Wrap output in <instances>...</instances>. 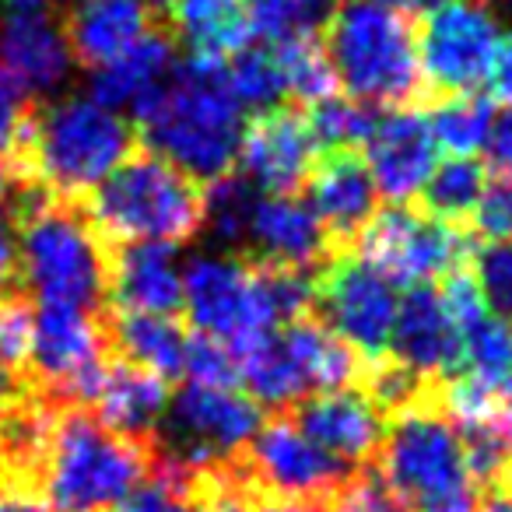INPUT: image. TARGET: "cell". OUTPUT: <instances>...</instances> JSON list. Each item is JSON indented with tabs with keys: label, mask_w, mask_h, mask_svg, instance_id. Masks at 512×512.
I'll list each match as a JSON object with an SVG mask.
<instances>
[{
	"label": "cell",
	"mask_w": 512,
	"mask_h": 512,
	"mask_svg": "<svg viewBox=\"0 0 512 512\" xmlns=\"http://www.w3.org/2000/svg\"><path fill=\"white\" fill-rule=\"evenodd\" d=\"M134 144V123L95 99L71 95L50 106L32 102L11 137V176L50 197L78 200L120 169L134 155Z\"/></svg>",
	"instance_id": "obj_1"
},
{
	"label": "cell",
	"mask_w": 512,
	"mask_h": 512,
	"mask_svg": "<svg viewBox=\"0 0 512 512\" xmlns=\"http://www.w3.org/2000/svg\"><path fill=\"white\" fill-rule=\"evenodd\" d=\"M8 200L18 228V278L25 295L39 306L106 313L109 242L95 232L85 207L25 183H11Z\"/></svg>",
	"instance_id": "obj_2"
},
{
	"label": "cell",
	"mask_w": 512,
	"mask_h": 512,
	"mask_svg": "<svg viewBox=\"0 0 512 512\" xmlns=\"http://www.w3.org/2000/svg\"><path fill=\"white\" fill-rule=\"evenodd\" d=\"M134 130L151 155L197 183L232 176L242 144V106L225 85V60L186 57L165 88L134 113Z\"/></svg>",
	"instance_id": "obj_3"
},
{
	"label": "cell",
	"mask_w": 512,
	"mask_h": 512,
	"mask_svg": "<svg viewBox=\"0 0 512 512\" xmlns=\"http://www.w3.org/2000/svg\"><path fill=\"white\" fill-rule=\"evenodd\" d=\"M183 309L197 334L242 355L313 309V274L260 267L214 249L183 264Z\"/></svg>",
	"instance_id": "obj_4"
},
{
	"label": "cell",
	"mask_w": 512,
	"mask_h": 512,
	"mask_svg": "<svg viewBox=\"0 0 512 512\" xmlns=\"http://www.w3.org/2000/svg\"><path fill=\"white\" fill-rule=\"evenodd\" d=\"M151 467L148 439L113 432L88 407H53L36 488L53 512H113Z\"/></svg>",
	"instance_id": "obj_5"
},
{
	"label": "cell",
	"mask_w": 512,
	"mask_h": 512,
	"mask_svg": "<svg viewBox=\"0 0 512 512\" xmlns=\"http://www.w3.org/2000/svg\"><path fill=\"white\" fill-rule=\"evenodd\" d=\"M320 43L348 99L407 106L421 95L418 25L397 0H334Z\"/></svg>",
	"instance_id": "obj_6"
},
{
	"label": "cell",
	"mask_w": 512,
	"mask_h": 512,
	"mask_svg": "<svg viewBox=\"0 0 512 512\" xmlns=\"http://www.w3.org/2000/svg\"><path fill=\"white\" fill-rule=\"evenodd\" d=\"M383 481L407 512H481V481L467 460L456 421L442 407L439 390L386 418L379 446Z\"/></svg>",
	"instance_id": "obj_7"
},
{
	"label": "cell",
	"mask_w": 512,
	"mask_h": 512,
	"mask_svg": "<svg viewBox=\"0 0 512 512\" xmlns=\"http://www.w3.org/2000/svg\"><path fill=\"white\" fill-rule=\"evenodd\" d=\"M85 214L109 246L165 242L179 246L200 235L204 190L165 158L130 155L85 197Z\"/></svg>",
	"instance_id": "obj_8"
},
{
	"label": "cell",
	"mask_w": 512,
	"mask_h": 512,
	"mask_svg": "<svg viewBox=\"0 0 512 512\" xmlns=\"http://www.w3.org/2000/svg\"><path fill=\"white\" fill-rule=\"evenodd\" d=\"M260 425L264 411L246 393L186 383L169 397L151 435V453L158 467L200 481L239 460Z\"/></svg>",
	"instance_id": "obj_9"
},
{
	"label": "cell",
	"mask_w": 512,
	"mask_h": 512,
	"mask_svg": "<svg viewBox=\"0 0 512 512\" xmlns=\"http://www.w3.org/2000/svg\"><path fill=\"white\" fill-rule=\"evenodd\" d=\"M502 25L481 0H435L418 29L421 78L439 95H474L491 85Z\"/></svg>",
	"instance_id": "obj_10"
},
{
	"label": "cell",
	"mask_w": 512,
	"mask_h": 512,
	"mask_svg": "<svg viewBox=\"0 0 512 512\" xmlns=\"http://www.w3.org/2000/svg\"><path fill=\"white\" fill-rule=\"evenodd\" d=\"M106 313L74 306H39L32 323L29 379L36 397L57 407H88L109 365Z\"/></svg>",
	"instance_id": "obj_11"
},
{
	"label": "cell",
	"mask_w": 512,
	"mask_h": 512,
	"mask_svg": "<svg viewBox=\"0 0 512 512\" xmlns=\"http://www.w3.org/2000/svg\"><path fill=\"white\" fill-rule=\"evenodd\" d=\"M355 246L372 271L404 288L449 278L470 256L467 232L404 204L372 214L369 225L358 232Z\"/></svg>",
	"instance_id": "obj_12"
},
{
	"label": "cell",
	"mask_w": 512,
	"mask_h": 512,
	"mask_svg": "<svg viewBox=\"0 0 512 512\" xmlns=\"http://www.w3.org/2000/svg\"><path fill=\"white\" fill-rule=\"evenodd\" d=\"M397 306V285L372 271L362 256H348V249L334 253L313 274V309L369 362H379L390 351Z\"/></svg>",
	"instance_id": "obj_13"
},
{
	"label": "cell",
	"mask_w": 512,
	"mask_h": 512,
	"mask_svg": "<svg viewBox=\"0 0 512 512\" xmlns=\"http://www.w3.org/2000/svg\"><path fill=\"white\" fill-rule=\"evenodd\" d=\"M235 470L256 491L302 502L330 498L351 474V467L316 446L288 414H274L256 428L249 446L235 460Z\"/></svg>",
	"instance_id": "obj_14"
},
{
	"label": "cell",
	"mask_w": 512,
	"mask_h": 512,
	"mask_svg": "<svg viewBox=\"0 0 512 512\" xmlns=\"http://www.w3.org/2000/svg\"><path fill=\"white\" fill-rule=\"evenodd\" d=\"M316 151L302 106L281 102L249 120L235 165L256 193H295L313 172Z\"/></svg>",
	"instance_id": "obj_15"
},
{
	"label": "cell",
	"mask_w": 512,
	"mask_h": 512,
	"mask_svg": "<svg viewBox=\"0 0 512 512\" xmlns=\"http://www.w3.org/2000/svg\"><path fill=\"white\" fill-rule=\"evenodd\" d=\"M334 256L320 218L295 193H260L249 214L242 260L281 271L316 274Z\"/></svg>",
	"instance_id": "obj_16"
},
{
	"label": "cell",
	"mask_w": 512,
	"mask_h": 512,
	"mask_svg": "<svg viewBox=\"0 0 512 512\" xmlns=\"http://www.w3.org/2000/svg\"><path fill=\"white\" fill-rule=\"evenodd\" d=\"M435 144L425 109L390 106L383 116L372 120L365 137V165L372 183L393 204H407L421 193L425 179L435 169Z\"/></svg>",
	"instance_id": "obj_17"
},
{
	"label": "cell",
	"mask_w": 512,
	"mask_h": 512,
	"mask_svg": "<svg viewBox=\"0 0 512 512\" xmlns=\"http://www.w3.org/2000/svg\"><path fill=\"white\" fill-rule=\"evenodd\" d=\"M292 421L351 470L376 460L386 435V414L372 404L362 386L313 393L292 407Z\"/></svg>",
	"instance_id": "obj_18"
},
{
	"label": "cell",
	"mask_w": 512,
	"mask_h": 512,
	"mask_svg": "<svg viewBox=\"0 0 512 512\" xmlns=\"http://www.w3.org/2000/svg\"><path fill=\"white\" fill-rule=\"evenodd\" d=\"M386 358L418 372L428 383H446L453 376L456 358H460V334H456L453 313H449L442 288H407V295L397 306Z\"/></svg>",
	"instance_id": "obj_19"
},
{
	"label": "cell",
	"mask_w": 512,
	"mask_h": 512,
	"mask_svg": "<svg viewBox=\"0 0 512 512\" xmlns=\"http://www.w3.org/2000/svg\"><path fill=\"white\" fill-rule=\"evenodd\" d=\"M309 207L320 218L334 253L355 246L358 232L376 214V183L358 151H323L309 172Z\"/></svg>",
	"instance_id": "obj_20"
},
{
	"label": "cell",
	"mask_w": 512,
	"mask_h": 512,
	"mask_svg": "<svg viewBox=\"0 0 512 512\" xmlns=\"http://www.w3.org/2000/svg\"><path fill=\"white\" fill-rule=\"evenodd\" d=\"M109 299L120 313H179L183 309V264H179L176 246H165V242L109 246Z\"/></svg>",
	"instance_id": "obj_21"
},
{
	"label": "cell",
	"mask_w": 512,
	"mask_h": 512,
	"mask_svg": "<svg viewBox=\"0 0 512 512\" xmlns=\"http://www.w3.org/2000/svg\"><path fill=\"white\" fill-rule=\"evenodd\" d=\"M176 71V39L169 29H162V22L130 46L123 57L109 60V64L95 67L92 74V99L102 102L106 109L120 113L127 109L130 116L144 106L148 99H155L165 88V81Z\"/></svg>",
	"instance_id": "obj_22"
},
{
	"label": "cell",
	"mask_w": 512,
	"mask_h": 512,
	"mask_svg": "<svg viewBox=\"0 0 512 512\" xmlns=\"http://www.w3.org/2000/svg\"><path fill=\"white\" fill-rule=\"evenodd\" d=\"M0 64L25 92H53L67 81L74 57L64 29L39 11L8 15L0 22Z\"/></svg>",
	"instance_id": "obj_23"
},
{
	"label": "cell",
	"mask_w": 512,
	"mask_h": 512,
	"mask_svg": "<svg viewBox=\"0 0 512 512\" xmlns=\"http://www.w3.org/2000/svg\"><path fill=\"white\" fill-rule=\"evenodd\" d=\"M155 25L158 22L151 18L144 0H85L78 11H71L64 36L74 64L95 71V67L123 57Z\"/></svg>",
	"instance_id": "obj_24"
},
{
	"label": "cell",
	"mask_w": 512,
	"mask_h": 512,
	"mask_svg": "<svg viewBox=\"0 0 512 512\" xmlns=\"http://www.w3.org/2000/svg\"><path fill=\"white\" fill-rule=\"evenodd\" d=\"M169 397V383L162 376L130 362H109L88 407H95L92 414L113 432L151 442Z\"/></svg>",
	"instance_id": "obj_25"
},
{
	"label": "cell",
	"mask_w": 512,
	"mask_h": 512,
	"mask_svg": "<svg viewBox=\"0 0 512 512\" xmlns=\"http://www.w3.org/2000/svg\"><path fill=\"white\" fill-rule=\"evenodd\" d=\"M165 29L193 57L228 60L253 39L246 0H176L165 11Z\"/></svg>",
	"instance_id": "obj_26"
},
{
	"label": "cell",
	"mask_w": 512,
	"mask_h": 512,
	"mask_svg": "<svg viewBox=\"0 0 512 512\" xmlns=\"http://www.w3.org/2000/svg\"><path fill=\"white\" fill-rule=\"evenodd\" d=\"M102 323H106L109 351H116L120 362L141 365V369L155 372L162 379L183 376L190 334H183L172 316L120 313V309H113L109 316H102Z\"/></svg>",
	"instance_id": "obj_27"
},
{
	"label": "cell",
	"mask_w": 512,
	"mask_h": 512,
	"mask_svg": "<svg viewBox=\"0 0 512 512\" xmlns=\"http://www.w3.org/2000/svg\"><path fill=\"white\" fill-rule=\"evenodd\" d=\"M285 341L288 355H292L295 369H299L302 383H306L309 397L327 390H344L362 376L358 365V351L344 344L334 330L316 316H299V320L285 323L278 330Z\"/></svg>",
	"instance_id": "obj_28"
},
{
	"label": "cell",
	"mask_w": 512,
	"mask_h": 512,
	"mask_svg": "<svg viewBox=\"0 0 512 512\" xmlns=\"http://www.w3.org/2000/svg\"><path fill=\"white\" fill-rule=\"evenodd\" d=\"M225 85L232 92V99L253 113H264V109H274L288 99L285 95V74H281L278 53H274L271 43L253 46L246 43L242 50H235L232 57L225 60Z\"/></svg>",
	"instance_id": "obj_29"
},
{
	"label": "cell",
	"mask_w": 512,
	"mask_h": 512,
	"mask_svg": "<svg viewBox=\"0 0 512 512\" xmlns=\"http://www.w3.org/2000/svg\"><path fill=\"white\" fill-rule=\"evenodd\" d=\"M484 186H488V169H484V162H477L474 155H453L442 165H435L432 176L421 186V193H425V211L432 214V218L456 225V221L474 214Z\"/></svg>",
	"instance_id": "obj_30"
},
{
	"label": "cell",
	"mask_w": 512,
	"mask_h": 512,
	"mask_svg": "<svg viewBox=\"0 0 512 512\" xmlns=\"http://www.w3.org/2000/svg\"><path fill=\"white\" fill-rule=\"evenodd\" d=\"M260 193L246 183L242 176H221L204 190V221H200V235L218 246V253L242 256L246 246V228L249 214Z\"/></svg>",
	"instance_id": "obj_31"
},
{
	"label": "cell",
	"mask_w": 512,
	"mask_h": 512,
	"mask_svg": "<svg viewBox=\"0 0 512 512\" xmlns=\"http://www.w3.org/2000/svg\"><path fill=\"white\" fill-rule=\"evenodd\" d=\"M271 46H274V53H278L281 74H285L288 99L299 102V106H313V102L334 95V88H337L334 67H330L327 50H323L316 32L281 39V43H271Z\"/></svg>",
	"instance_id": "obj_32"
},
{
	"label": "cell",
	"mask_w": 512,
	"mask_h": 512,
	"mask_svg": "<svg viewBox=\"0 0 512 512\" xmlns=\"http://www.w3.org/2000/svg\"><path fill=\"white\" fill-rule=\"evenodd\" d=\"M425 116L439 148H446L449 155H477L484 148V137H488L495 109L488 106V99H481L474 92V95H446Z\"/></svg>",
	"instance_id": "obj_33"
},
{
	"label": "cell",
	"mask_w": 512,
	"mask_h": 512,
	"mask_svg": "<svg viewBox=\"0 0 512 512\" xmlns=\"http://www.w3.org/2000/svg\"><path fill=\"white\" fill-rule=\"evenodd\" d=\"M372 120L376 116L369 106L355 99H341V95H327L306 109L309 134H313L316 148L323 151H355L369 137Z\"/></svg>",
	"instance_id": "obj_34"
},
{
	"label": "cell",
	"mask_w": 512,
	"mask_h": 512,
	"mask_svg": "<svg viewBox=\"0 0 512 512\" xmlns=\"http://www.w3.org/2000/svg\"><path fill=\"white\" fill-rule=\"evenodd\" d=\"M113 512H211V505L204 484L155 463L151 474Z\"/></svg>",
	"instance_id": "obj_35"
},
{
	"label": "cell",
	"mask_w": 512,
	"mask_h": 512,
	"mask_svg": "<svg viewBox=\"0 0 512 512\" xmlns=\"http://www.w3.org/2000/svg\"><path fill=\"white\" fill-rule=\"evenodd\" d=\"M211 512H323L320 502H302V498H278L267 491H256L242 481L235 463L211 477H200Z\"/></svg>",
	"instance_id": "obj_36"
},
{
	"label": "cell",
	"mask_w": 512,
	"mask_h": 512,
	"mask_svg": "<svg viewBox=\"0 0 512 512\" xmlns=\"http://www.w3.org/2000/svg\"><path fill=\"white\" fill-rule=\"evenodd\" d=\"M470 281L481 295L484 309L498 320L512 323V239H488L467 256Z\"/></svg>",
	"instance_id": "obj_37"
},
{
	"label": "cell",
	"mask_w": 512,
	"mask_h": 512,
	"mask_svg": "<svg viewBox=\"0 0 512 512\" xmlns=\"http://www.w3.org/2000/svg\"><path fill=\"white\" fill-rule=\"evenodd\" d=\"M253 36H264V43L306 36L330 15L334 0H246Z\"/></svg>",
	"instance_id": "obj_38"
},
{
	"label": "cell",
	"mask_w": 512,
	"mask_h": 512,
	"mask_svg": "<svg viewBox=\"0 0 512 512\" xmlns=\"http://www.w3.org/2000/svg\"><path fill=\"white\" fill-rule=\"evenodd\" d=\"M183 376H190V383L197 386H225V390H235L239 386V362H235V355L225 344L211 341L204 334H190Z\"/></svg>",
	"instance_id": "obj_39"
},
{
	"label": "cell",
	"mask_w": 512,
	"mask_h": 512,
	"mask_svg": "<svg viewBox=\"0 0 512 512\" xmlns=\"http://www.w3.org/2000/svg\"><path fill=\"white\" fill-rule=\"evenodd\" d=\"M323 512H407V505L379 474H348Z\"/></svg>",
	"instance_id": "obj_40"
},
{
	"label": "cell",
	"mask_w": 512,
	"mask_h": 512,
	"mask_svg": "<svg viewBox=\"0 0 512 512\" xmlns=\"http://www.w3.org/2000/svg\"><path fill=\"white\" fill-rule=\"evenodd\" d=\"M470 218L481 239H512V179H495L484 186Z\"/></svg>",
	"instance_id": "obj_41"
},
{
	"label": "cell",
	"mask_w": 512,
	"mask_h": 512,
	"mask_svg": "<svg viewBox=\"0 0 512 512\" xmlns=\"http://www.w3.org/2000/svg\"><path fill=\"white\" fill-rule=\"evenodd\" d=\"M484 169L495 172V179H512V106L498 109L491 116V127H488V137H484Z\"/></svg>",
	"instance_id": "obj_42"
},
{
	"label": "cell",
	"mask_w": 512,
	"mask_h": 512,
	"mask_svg": "<svg viewBox=\"0 0 512 512\" xmlns=\"http://www.w3.org/2000/svg\"><path fill=\"white\" fill-rule=\"evenodd\" d=\"M29 106L32 102H29V95H25V88L11 78L8 67L0 64V144H4V148H11V137H15L22 116L29 113Z\"/></svg>",
	"instance_id": "obj_43"
},
{
	"label": "cell",
	"mask_w": 512,
	"mask_h": 512,
	"mask_svg": "<svg viewBox=\"0 0 512 512\" xmlns=\"http://www.w3.org/2000/svg\"><path fill=\"white\" fill-rule=\"evenodd\" d=\"M18 278V228L8 211H0V292Z\"/></svg>",
	"instance_id": "obj_44"
},
{
	"label": "cell",
	"mask_w": 512,
	"mask_h": 512,
	"mask_svg": "<svg viewBox=\"0 0 512 512\" xmlns=\"http://www.w3.org/2000/svg\"><path fill=\"white\" fill-rule=\"evenodd\" d=\"M0 512H53V509L36 495V488L0 481Z\"/></svg>",
	"instance_id": "obj_45"
},
{
	"label": "cell",
	"mask_w": 512,
	"mask_h": 512,
	"mask_svg": "<svg viewBox=\"0 0 512 512\" xmlns=\"http://www.w3.org/2000/svg\"><path fill=\"white\" fill-rule=\"evenodd\" d=\"M491 88L495 95L512 106V32L502 39V53H498V67H495V78H491Z\"/></svg>",
	"instance_id": "obj_46"
},
{
	"label": "cell",
	"mask_w": 512,
	"mask_h": 512,
	"mask_svg": "<svg viewBox=\"0 0 512 512\" xmlns=\"http://www.w3.org/2000/svg\"><path fill=\"white\" fill-rule=\"evenodd\" d=\"M0 8L8 15H39L50 8V0H0Z\"/></svg>",
	"instance_id": "obj_47"
},
{
	"label": "cell",
	"mask_w": 512,
	"mask_h": 512,
	"mask_svg": "<svg viewBox=\"0 0 512 512\" xmlns=\"http://www.w3.org/2000/svg\"><path fill=\"white\" fill-rule=\"evenodd\" d=\"M481 512H512V488H495V495L484 498Z\"/></svg>",
	"instance_id": "obj_48"
},
{
	"label": "cell",
	"mask_w": 512,
	"mask_h": 512,
	"mask_svg": "<svg viewBox=\"0 0 512 512\" xmlns=\"http://www.w3.org/2000/svg\"><path fill=\"white\" fill-rule=\"evenodd\" d=\"M11 183H15V176H11V158H8V148L0 144V200H8Z\"/></svg>",
	"instance_id": "obj_49"
},
{
	"label": "cell",
	"mask_w": 512,
	"mask_h": 512,
	"mask_svg": "<svg viewBox=\"0 0 512 512\" xmlns=\"http://www.w3.org/2000/svg\"><path fill=\"white\" fill-rule=\"evenodd\" d=\"M148 4H151V8H158V11H169L176 0H148Z\"/></svg>",
	"instance_id": "obj_50"
},
{
	"label": "cell",
	"mask_w": 512,
	"mask_h": 512,
	"mask_svg": "<svg viewBox=\"0 0 512 512\" xmlns=\"http://www.w3.org/2000/svg\"><path fill=\"white\" fill-rule=\"evenodd\" d=\"M397 4H404L407 11H414V8H421V4H425V0H397Z\"/></svg>",
	"instance_id": "obj_51"
},
{
	"label": "cell",
	"mask_w": 512,
	"mask_h": 512,
	"mask_svg": "<svg viewBox=\"0 0 512 512\" xmlns=\"http://www.w3.org/2000/svg\"><path fill=\"white\" fill-rule=\"evenodd\" d=\"M505 481H509V488H512V463H509V474H505Z\"/></svg>",
	"instance_id": "obj_52"
},
{
	"label": "cell",
	"mask_w": 512,
	"mask_h": 512,
	"mask_svg": "<svg viewBox=\"0 0 512 512\" xmlns=\"http://www.w3.org/2000/svg\"><path fill=\"white\" fill-rule=\"evenodd\" d=\"M502 4H509V8H512V0H502Z\"/></svg>",
	"instance_id": "obj_53"
},
{
	"label": "cell",
	"mask_w": 512,
	"mask_h": 512,
	"mask_svg": "<svg viewBox=\"0 0 512 512\" xmlns=\"http://www.w3.org/2000/svg\"><path fill=\"white\" fill-rule=\"evenodd\" d=\"M78 4H85V0H78Z\"/></svg>",
	"instance_id": "obj_54"
}]
</instances>
